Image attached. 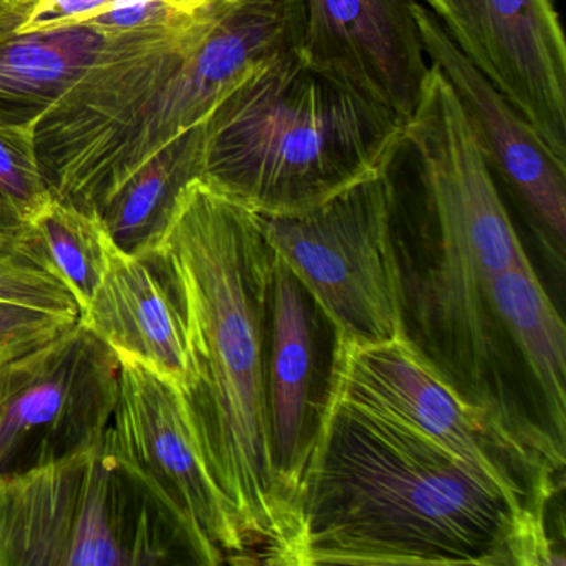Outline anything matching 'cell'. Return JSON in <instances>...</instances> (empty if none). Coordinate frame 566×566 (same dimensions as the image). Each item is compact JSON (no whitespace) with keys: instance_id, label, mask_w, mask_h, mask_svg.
<instances>
[{"instance_id":"1","label":"cell","mask_w":566,"mask_h":566,"mask_svg":"<svg viewBox=\"0 0 566 566\" xmlns=\"http://www.w3.org/2000/svg\"><path fill=\"white\" fill-rule=\"evenodd\" d=\"M187 339L184 396L205 463L250 549L277 565L293 518L271 455L268 347L274 253L260 217L197 177L185 185L151 256Z\"/></svg>"},{"instance_id":"2","label":"cell","mask_w":566,"mask_h":566,"mask_svg":"<svg viewBox=\"0 0 566 566\" xmlns=\"http://www.w3.org/2000/svg\"><path fill=\"white\" fill-rule=\"evenodd\" d=\"M528 506L407 427L329 392L284 566H512Z\"/></svg>"},{"instance_id":"3","label":"cell","mask_w":566,"mask_h":566,"mask_svg":"<svg viewBox=\"0 0 566 566\" xmlns=\"http://www.w3.org/2000/svg\"><path fill=\"white\" fill-rule=\"evenodd\" d=\"M403 138L416 157L426 208L420 250L397 251L407 339L469 402L548 446L549 433L509 406L505 334L490 303L493 277L526 251L462 104L437 65L430 64Z\"/></svg>"},{"instance_id":"4","label":"cell","mask_w":566,"mask_h":566,"mask_svg":"<svg viewBox=\"0 0 566 566\" xmlns=\"http://www.w3.org/2000/svg\"><path fill=\"white\" fill-rule=\"evenodd\" d=\"M406 125L293 49L203 122L198 177L261 217H291L394 167Z\"/></svg>"},{"instance_id":"5","label":"cell","mask_w":566,"mask_h":566,"mask_svg":"<svg viewBox=\"0 0 566 566\" xmlns=\"http://www.w3.org/2000/svg\"><path fill=\"white\" fill-rule=\"evenodd\" d=\"M195 565L111 427L101 442L0 483V566Z\"/></svg>"},{"instance_id":"6","label":"cell","mask_w":566,"mask_h":566,"mask_svg":"<svg viewBox=\"0 0 566 566\" xmlns=\"http://www.w3.org/2000/svg\"><path fill=\"white\" fill-rule=\"evenodd\" d=\"M331 394L419 433L525 505H548L555 493L565 457L469 402L407 337L377 344L336 337Z\"/></svg>"},{"instance_id":"7","label":"cell","mask_w":566,"mask_h":566,"mask_svg":"<svg viewBox=\"0 0 566 566\" xmlns=\"http://www.w3.org/2000/svg\"><path fill=\"white\" fill-rule=\"evenodd\" d=\"M392 170V168H390ZM390 170L291 217H260L274 253L293 271L336 337L377 344L407 337Z\"/></svg>"},{"instance_id":"8","label":"cell","mask_w":566,"mask_h":566,"mask_svg":"<svg viewBox=\"0 0 566 566\" xmlns=\"http://www.w3.org/2000/svg\"><path fill=\"white\" fill-rule=\"evenodd\" d=\"M120 373L117 354L78 321L0 364V483L101 442Z\"/></svg>"},{"instance_id":"9","label":"cell","mask_w":566,"mask_h":566,"mask_svg":"<svg viewBox=\"0 0 566 566\" xmlns=\"http://www.w3.org/2000/svg\"><path fill=\"white\" fill-rule=\"evenodd\" d=\"M120 366L112 436L154 490L195 565L251 563L240 525L201 455L181 390L137 360L120 357Z\"/></svg>"},{"instance_id":"10","label":"cell","mask_w":566,"mask_h":566,"mask_svg":"<svg viewBox=\"0 0 566 566\" xmlns=\"http://www.w3.org/2000/svg\"><path fill=\"white\" fill-rule=\"evenodd\" d=\"M463 57L566 161V39L555 0H426Z\"/></svg>"},{"instance_id":"11","label":"cell","mask_w":566,"mask_h":566,"mask_svg":"<svg viewBox=\"0 0 566 566\" xmlns=\"http://www.w3.org/2000/svg\"><path fill=\"white\" fill-rule=\"evenodd\" d=\"M413 15L427 59L439 67L462 104L493 177L502 181L545 247L563 260L566 234V161L463 57L426 6Z\"/></svg>"},{"instance_id":"12","label":"cell","mask_w":566,"mask_h":566,"mask_svg":"<svg viewBox=\"0 0 566 566\" xmlns=\"http://www.w3.org/2000/svg\"><path fill=\"white\" fill-rule=\"evenodd\" d=\"M417 0H303L301 52L389 108L403 125L429 75Z\"/></svg>"},{"instance_id":"13","label":"cell","mask_w":566,"mask_h":566,"mask_svg":"<svg viewBox=\"0 0 566 566\" xmlns=\"http://www.w3.org/2000/svg\"><path fill=\"white\" fill-rule=\"evenodd\" d=\"M329 329H334L333 324L276 254L268 347V417L271 455L290 505L293 532L297 483L333 380L334 356L327 359L324 353Z\"/></svg>"},{"instance_id":"14","label":"cell","mask_w":566,"mask_h":566,"mask_svg":"<svg viewBox=\"0 0 566 566\" xmlns=\"http://www.w3.org/2000/svg\"><path fill=\"white\" fill-rule=\"evenodd\" d=\"M118 359L137 360L181 392L191 380L190 357L177 304L154 264L112 244L88 306L78 314Z\"/></svg>"},{"instance_id":"15","label":"cell","mask_w":566,"mask_h":566,"mask_svg":"<svg viewBox=\"0 0 566 566\" xmlns=\"http://www.w3.org/2000/svg\"><path fill=\"white\" fill-rule=\"evenodd\" d=\"M15 11L0 21V117L35 120L102 57L117 32L72 24L12 31Z\"/></svg>"},{"instance_id":"16","label":"cell","mask_w":566,"mask_h":566,"mask_svg":"<svg viewBox=\"0 0 566 566\" xmlns=\"http://www.w3.org/2000/svg\"><path fill=\"white\" fill-rule=\"evenodd\" d=\"M490 303L502 333L515 344L538 386L549 433L565 447L566 327L528 256L493 277Z\"/></svg>"},{"instance_id":"17","label":"cell","mask_w":566,"mask_h":566,"mask_svg":"<svg viewBox=\"0 0 566 566\" xmlns=\"http://www.w3.org/2000/svg\"><path fill=\"white\" fill-rule=\"evenodd\" d=\"M201 132L203 124L155 155L95 211L118 250L138 258L157 250L178 195L198 177Z\"/></svg>"},{"instance_id":"18","label":"cell","mask_w":566,"mask_h":566,"mask_svg":"<svg viewBox=\"0 0 566 566\" xmlns=\"http://www.w3.org/2000/svg\"><path fill=\"white\" fill-rule=\"evenodd\" d=\"M24 237L39 263L71 291L81 314L101 284L114 244L101 217L52 195L24 224Z\"/></svg>"},{"instance_id":"19","label":"cell","mask_w":566,"mask_h":566,"mask_svg":"<svg viewBox=\"0 0 566 566\" xmlns=\"http://www.w3.org/2000/svg\"><path fill=\"white\" fill-rule=\"evenodd\" d=\"M35 130V120L0 117V227H24L54 195L39 158Z\"/></svg>"},{"instance_id":"20","label":"cell","mask_w":566,"mask_h":566,"mask_svg":"<svg viewBox=\"0 0 566 566\" xmlns=\"http://www.w3.org/2000/svg\"><path fill=\"white\" fill-rule=\"evenodd\" d=\"M0 301L78 319L74 296L39 263L25 241L24 227H0Z\"/></svg>"},{"instance_id":"21","label":"cell","mask_w":566,"mask_h":566,"mask_svg":"<svg viewBox=\"0 0 566 566\" xmlns=\"http://www.w3.org/2000/svg\"><path fill=\"white\" fill-rule=\"evenodd\" d=\"M72 323L75 321L0 301V364L48 343Z\"/></svg>"},{"instance_id":"22","label":"cell","mask_w":566,"mask_h":566,"mask_svg":"<svg viewBox=\"0 0 566 566\" xmlns=\"http://www.w3.org/2000/svg\"><path fill=\"white\" fill-rule=\"evenodd\" d=\"M112 2L114 0H24L12 21V31L29 34L77 24L108 8Z\"/></svg>"},{"instance_id":"23","label":"cell","mask_w":566,"mask_h":566,"mask_svg":"<svg viewBox=\"0 0 566 566\" xmlns=\"http://www.w3.org/2000/svg\"><path fill=\"white\" fill-rule=\"evenodd\" d=\"M21 0H0V19L6 18L9 12L14 11Z\"/></svg>"}]
</instances>
